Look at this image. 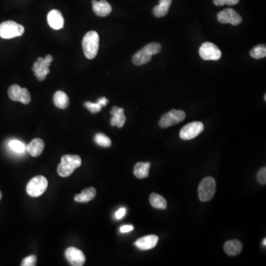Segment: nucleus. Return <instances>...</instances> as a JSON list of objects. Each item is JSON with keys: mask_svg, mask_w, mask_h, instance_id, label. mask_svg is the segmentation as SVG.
Here are the masks:
<instances>
[{"mask_svg": "<svg viewBox=\"0 0 266 266\" xmlns=\"http://www.w3.org/2000/svg\"><path fill=\"white\" fill-rule=\"evenodd\" d=\"M81 165V159L76 154H67L62 156L61 163L58 166V173L60 176L66 178L70 176L75 169L80 167Z\"/></svg>", "mask_w": 266, "mask_h": 266, "instance_id": "f257e3e1", "label": "nucleus"}, {"mask_svg": "<svg viewBox=\"0 0 266 266\" xmlns=\"http://www.w3.org/2000/svg\"><path fill=\"white\" fill-rule=\"evenodd\" d=\"M99 36L96 31H89L83 38V51L86 57L93 59L97 56L99 51Z\"/></svg>", "mask_w": 266, "mask_h": 266, "instance_id": "f03ea898", "label": "nucleus"}, {"mask_svg": "<svg viewBox=\"0 0 266 266\" xmlns=\"http://www.w3.org/2000/svg\"><path fill=\"white\" fill-rule=\"evenodd\" d=\"M25 28L13 21H6L0 24V37L5 39L16 38L23 35Z\"/></svg>", "mask_w": 266, "mask_h": 266, "instance_id": "7ed1b4c3", "label": "nucleus"}, {"mask_svg": "<svg viewBox=\"0 0 266 266\" xmlns=\"http://www.w3.org/2000/svg\"><path fill=\"white\" fill-rule=\"evenodd\" d=\"M216 191V181L212 177H207L202 180L197 191L200 201L207 202L211 200Z\"/></svg>", "mask_w": 266, "mask_h": 266, "instance_id": "20e7f679", "label": "nucleus"}, {"mask_svg": "<svg viewBox=\"0 0 266 266\" xmlns=\"http://www.w3.org/2000/svg\"><path fill=\"white\" fill-rule=\"evenodd\" d=\"M47 180L42 175L34 177L27 185V193L32 197H38L44 194L47 188Z\"/></svg>", "mask_w": 266, "mask_h": 266, "instance_id": "39448f33", "label": "nucleus"}, {"mask_svg": "<svg viewBox=\"0 0 266 266\" xmlns=\"http://www.w3.org/2000/svg\"><path fill=\"white\" fill-rule=\"evenodd\" d=\"M53 62V56L51 55H47L44 59L38 58L37 62L34 63L32 70L38 81H44L46 76L50 74L49 67Z\"/></svg>", "mask_w": 266, "mask_h": 266, "instance_id": "423d86ee", "label": "nucleus"}, {"mask_svg": "<svg viewBox=\"0 0 266 266\" xmlns=\"http://www.w3.org/2000/svg\"><path fill=\"white\" fill-rule=\"evenodd\" d=\"M186 118V114L182 111L172 110L162 115L159 121V125L161 128H167L175 124H179Z\"/></svg>", "mask_w": 266, "mask_h": 266, "instance_id": "0eeeda50", "label": "nucleus"}, {"mask_svg": "<svg viewBox=\"0 0 266 266\" xmlns=\"http://www.w3.org/2000/svg\"><path fill=\"white\" fill-rule=\"evenodd\" d=\"M200 57L206 61L219 60L222 56V53L218 46L212 42H205L200 46L199 50Z\"/></svg>", "mask_w": 266, "mask_h": 266, "instance_id": "6e6552de", "label": "nucleus"}, {"mask_svg": "<svg viewBox=\"0 0 266 266\" xmlns=\"http://www.w3.org/2000/svg\"><path fill=\"white\" fill-rule=\"evenodd\" d=\"M204 130L203 123L199 121L190 123L184 126L180 131V137L183 140H191L198 136Z\"/></svg>", "mask_w": 266, "mask_h": 266, "instance_id": "1a4fd4ad", "label": "nucleus"}, {"mask_svg": "<svg viewBox=\"0 0 266 266\" xmlns=\"http://www.w3.org/2000/svg\"><path fill=\"white\" fill-rule=\"evenodd\" d=\"M218 19L221 23H229L232 25H240L243 21L241 16L232 8L225 9L220 12L218 14Z\"/></svg>", "mask_w": 266, "mask_h": 266, "instance_id": "9d476101", "label": "nucleus"}, {"mask_svg": "<svg viewBox=\"0 0 266 266\" xmlns=\"http://www.w3.org/2000/svg\"><path fill=\"white\" fill-rule=\"evenodd\" d=\"M65 257L71 266H82L85 264V256L81 250L76 248H68L65 252Z\"/></svg>", "mask_w": 266, "mask_h": 266, "instance_id": "9b49d317", "label": "nucleus"}, {"mask_svg": "<svg viewBox=\"0 0 266 266\" xmlns=\"http://www.w3.org/2000/svg\"><path fill=\"white\" fill-rule=\"evenodd\" d=\"M158 242V237L156 235H147L138 239L134 245L142 251L150 250L155 247Z\"/></svg>", "mask_w": 266, "mask_h": 266, "instance_id": "f8f14e48", "label": "nucleus"}, {"mask_svg": "<svg viewBox=\"0 0 266 266\" xmlns=\"http://www.w3.org/2000/svg\"><path fill=\"white\" fill-rule=\"evenodd\" d=\"M47 22L54 30H60L64 27V18L58 10H52L47 15Z\"/></svg>", "mask_w": 266, "mask_h": 266, "instance_id": "ddd939ff", "label": "nucleus"}, {"mask_svg": "<svg viewBox=\"0 0 266 266\" xmlns=\"http://www.w3.org/2000/svg\"><path fill=\"white\" fill-rule=\"evenodd\" d=\"M92 4H93V11L97 16L105 17V16L110 15V13L112 11V7H111V4L108 3L106 0H101L99 1L93 0Z\"/></svg>", "mask_w": 266, "mask_h": 266, "instance_id": "4468645a", "label": "nucleus"}, {"mask_svg": "<svg viewBox=\"0 0 266 266\" xmlns=\"http://www.w3.org/2000/svg\"><path fill=\"white\" fill-rule=\"evenodd\" d=\"M112 118H111V125L117 126L118 128H121L126 122V116L124 115V110L123 108L114 107L111 111Z\"/></svg>", "mask_w": 266, "mask_h": 266, "instance_id": "2eb2a0df", "label": "nucleus"}, {"mask_svg": "<svg viewBox=\"0 0 266 266\" xmlns=\"http://www.w3.org/2000/svg\"><path fill=\"white\" fill-rule=\"evenodd\" d=\"M224 249L226 254L228 256H237L241 253L243 250V244L238 240H228L224 244Z\"/></svg>", "mask_w": 266, "mask_h": 266, "instance_id": "dca6fc26", "label": "nucleus"}, {"mask_svg": "<svg viewBox=\"0 0 266 266\" xmlns=\"http://www.w3.org/2000/svg\"><path fill=\"white\" fill-rule=\"evenodd\" d=\"M44 149V143L40 138H35L26 147L27 151L33 157H38L42 153Z\"/></svg>", "mask_w": 266, "mask_h": 266, "instance_id": "f3484780", "label": "nucleus"}, {"mask_svg": "<svg viewBox=\"0 0 266 266\" xmlns=\"http://www.w3.org/2000/svg\"><path fill=\"white\" fill-rule=\"evenodd\" d=\"M53 103L55 106L59 109H66L69 106L70 99L65 92L59 90L56 92L53 96Z\"/></svg>", "mask_w": 266, "mask_h": 266, "instance_id": "a211bd4d", "label": "nucleus"}, {"mask_svg": "<svg viewBox=\"0 0 266 266\" xmlns=\"http://www.w3.org/2000/svg\"><path fill=\"white\" fill-rule=\"evenodd\" d=\"M152 56V55L147 53L144 48H142L135 53L133 59H132V62H133V65H136V66H141V65H145V64L150 62L151 61Z\"/></svg>", "mask_w": 266, "mask_h": 266, "instance_id": "6ab92c4d", "label": "nucleus"}, {"mask_svg": "<svg viewBox=\"0 0 266 266\" xmlns=\"http://www.w3.org/2000/svg\"><path fill=\"white\" fill-rule=\"evenodd\" d=\"M96 195V189L90 187V188L83 190L81 194H76L74 199H75L76 201L78 202V203H87V202L93 200Z\"/></svg>", "mask_w": 266, "mask_h": 266, "instance_id": "aec40b11", "label": "nucleus"}, {"mask_svg": "<svg viewBox=\"0 0 266 266\" xmlns=\"http://www.w3.org/2000/svg\"><path fill=\"white\" fill-rule=\"evenodd\" d=\"M151 163L147 162H138L135 164L134 167V175L139 179H144L149 176V172H150Z\"/></svg>", "mask_w": 266, "mask_h": 266, "instance_id": "412c9836", "label": "nucleus"}, {"mask_svg": "<svg viewBox=\"0 0 266 266\" xmlns=\"http://www.w3.org/2000/svg\"><path fill=\"white\" fill-rule=\"evenodd\" d=\"M172 0H160L158 5L153 8V13L157 18L163 17L168 13Z\"/></svg>", "mask_w": 266, "mask_h": 266, "instance_id": "4be33fe9", "label": "nucleus"}, {"mask_svg": "<svg viewBox=\"0 0 266 266\" xmlns=\"http://www.w3.org/2000/svg\"><path fill=\"white\" fill-rule=\"evenodd\" d=\"M150 203L155 209H166L167 207V203L164 197L156 193L150 194Z\"/></svg>", "mask_w": 266, "mask_h": 266, "instance_id": "5701e85b", "label": "nucleus"}, {"mask_svg": "<svg viewBox=\"0 0 266 266\" xmlns=\"http://www.w3.org/2000/svg\"><path fill=\"white\" fill-rule=\"evenodd\" d=\"M252 57L256 59H263L266 56V47L265 44H260L254 47L250 51Z\"/></svg>", "mask_w": 266, "mask_h": 266, "instance_id": "b1692460", "label": "nucleus"}, {"mask_svg": "<svg viewBox=\"0 0 266 266\" xmlns=\"http://www.w3.org/2000/svg\"><path fill=\"white\" fill-rule=\"evenodd\" d=\"M21 91H22V87H19L18 84H13L9 87L8 91H7L9 98L14 102H19Z\"/></svg>", "mask_w": 266, "mask_h": 266, "instance_id": "393cba45", "label": "nucleus"}, {"mask_svg": "<svg viewBox=\"0 0 266 266\" xmlns=\"http://www.w3.org/2000/svg\"><path fill=\"white\" fill-rule=\"evenodd\" d=\"M95 142L103 147H110L112 144L111 140L103 133H97L95 136Z\"/></svg>", "mask_w": 266, "mask_h": 266, "instance_id": "a878e982", "label": "nucleus"}, {"mask_svg": "<svg viewBox=\"0 0 266 266\" xmlns=\"http://www.w3.org/2000/svg\"><path fill=\"white\" fill-rule=\"evenodd\" d=\"M9 147L16 153H23L26 150V147L22 141L18 140H12L9 142Z\"/></svg>", "mask_w": 266, "mask_h": 266, "instance_id": "bb28decb", "label": "nucleus"}, {"mask_svg": "<svg viewBox=\"0 0 266 266\" xmlns=\"http://www.w3.org/2000/svg\"><path fill=\"white\" fill-rule=\"evenodd\" d=\"M147 53H150V55H156L157 53H160L161 51L162 47L159 43L152 42L150 43V44H147L145 47H143Z\"/></svg>", "mask_w": 266, "mask_h": 266, "instance_id": "cd10ccee", "label": "nucleus"}, {"mask_svg": "<svg viewBox=\"0 0 266 266\" xmlns=\"http://www.w3.org/2000/svg\"><path fill=\"white\" fill-rule=\"evenodd\" d=\"M84 106L92 114H97L102 111V107L98 102L92 103V102H84Z\"/></svg>", "mask_w": 266, "mask_h": 266, "instance_id": "c85d7f7f", "label": "nucleus"}, {"mask_svg": "<svg viewBox=\"0 0 266 266\" xmlns=\"http://www.w3.org/2000/svg\"><path fill=\"white\" fill-rule=\"evenodd\" d=\"M31 96L29 91L26 88H22L20 98H19V102L24 104V105H28L31 102Z\"/></svg>", "mask_w": 266, "mask_h": 266, "instance_id": "c756f323", "label": "nucleus"}, {"mask_svg": "<svg viewBox=\"0 0 266 266\" xmlns=\"http://www.w3.org/2000/svg\"><path fill=\"white\" fill-rule=\"evenodd\" d=\"M37 258L35 255L27 257L22 261V266H34L37 264Z\"/></svg>", "mask_w": 266, "mask_h": 266, "instance_id": "7c9ffc66", "label": "nucleus"}, {"mask_svg": "<svg viewBox=\"0 0 266 266\" xmlns=\"http://www.w3.org/2000/svg\"><path fill=\"white\" fill-rule=\"evenodd\" d=\"M257 179H258V182L263 185H265L266 184V168L263 167L260 169L259 172H258L257 175Z\"/></svg>", "mask_w": 266, "mask_h": 266, "instance_id": "2f4dec72", "label": "nucleus"}, {"mask_svg": "<svg viewBox=\"0 0 266 266\" xmlns=\"http://www.w3.org/2000/svg\"><path fill=\"white\" fill-rule=\"evenodd\" d=\"M126 212H127V210H126L125 208H121V209H118V210L115 212V218H116L117 220L121 219V218H124V215H126Z\"/></svg>", "mask_w": 266, "mask_h": 266, "instance_id": "473e14b6", "label": "nucleus"}, {"mask_svg": "<svg viewBox=\"0 0 266 266\" xmlns=\"http://www.w3.org/2000/svg\"><path fill=\"white\" fill-rule=\"evenodd\" d=\"M134 229V227L131 225H126L123 226L120 228V231L121 233H127L130 232V231H133Z\"/></svg>", "mask_w": 266, "mask_h": 266, "instance_id": "72a5a7b5", "label": "nucleus"}, {"mask_svg": "<svg viewBox=\"0 0 266 266\" xmlns=\"http://www.w3.org/2000/svg\"><path fill=\"white\" fill-rule=\"evenodd\" d=\"M97 102L102 107V108H103V107L106 106V105H108L109 101H108L105 97H102L100 98V99H98Z\"/></svg>", "mask_w": 266, "mask_h": 266, "instance_id": "f704fd0d", "label": "nucleus"}, {"mask_svg": "<svg viewBox=\"0 0 266 266\" xmlns=\"http://www.w3.org/2000/svg\"><path fill=\"white\" fill-rule=\"evenodd\" d=\"M240 0H225L226 4H228L229 6L235 5L238 4Z\"/></svg>", "mask_w": 266, "mask_h": 266, "instance_id": "c9c22d12", "label": "nucleus"}, {"mask_svg": "<svg viewBox=\"0 0 266 266\" xmlns=\"http://www.w3.org/2000/svg\"><path fill=\"white\" fill-rule=\"evenodd\" d=\"M214 4L217 6H223L226 4L225 0H213Z\"/></svg>", "mask_w": 266, "mask_h": 266, "instance_id": "e433bc0d", "label": "nucleus"}, {"mask_svg": "<svg viewBox=\"0 0 266 266\" xmlns=\"http://www.w3.org/2000/svg\"><path fill=\"white\" fill-rule=\"evenodd\" d=\"M263 245H264V246H266V239H264V241H263Z\"/></svg>", "mask_w": 266, "mask_h": 266, "instance_id": "4c0bfd02", "label": "nucleus"}, {"mask_svg": "<svg viewBox=\"0 0 266 266\" xmlns=\"http://www.w3.org/2000/svg\"><path fill=\"white\" fill-rule=\"evenodd\" d=\"M1 197H2V194H1V191H0V200H1Z\"/></svg>", "mask_w": 266, "mask_h": 266, "instance_id": "58836bf2", "label": "nucleus"}, {"mask_svg": "<svg viewBox=\"0 0 266 266\" xmlns=\"http://www.w3.org/2000/svg\"><path fill=\"white\" fill-rule=\"evenodd\" d=\"M264 99H265V100H266V95H265V97H264Z\"/></svg>", "mask_w": 266, "mask_h": 266, "instance_id": "ea45409f", "label": "nucleus"}]
</instances>
